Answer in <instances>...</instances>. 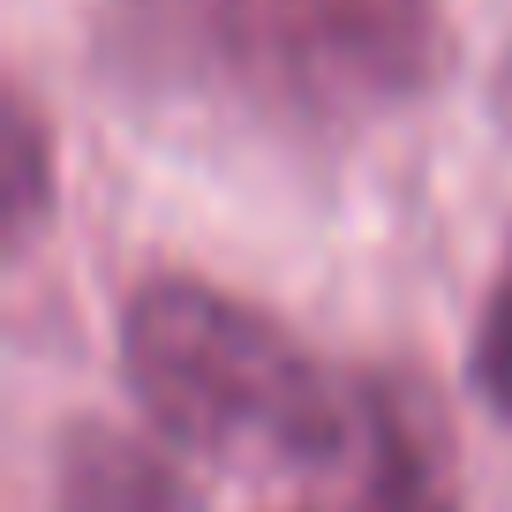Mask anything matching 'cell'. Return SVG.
<instances>
[{"instance_id": "1", "label": "cell", "mask_w": 512, "mask_h": 512, "mask_svg": "<svg viewBox=\"0 0 512 512\" xmlns=\"http://www.w3.org/2000/svg\"><path fill=\"white\" fill-rule=\"evenodd\" d=\"M128 392L166 430V445L219 467L302 475L347 445V400L324 362L264 309L204 279H144L121 309Z\"/></svg>"}, {"instance_id": "2", "label": "cell", "mask_w": 512, "mask_h": 512, "mask_svg": "<svg viewBox=\"0 0 512 512\" xmlns=\"http://www.w3.org/2000/svg\"><path fill=\"white\" fill-rule=\"evenodd\" d=\"M204 68L256 113L354 128L445 76V0H181Z\"/></svg>"}, {"instance_id": "3", "label": "cell", "mask_w": 512, "mask_h": 512, "mask_svg": "<svg viewBox=\"0 0 512 512\" xmlns=\"http://www.w3.org/2000/svg\"><path fill=\"white\" fill-rule=\"evenodd\" d=\"M354 422H362V445H369V512H460L452 445H445L430 392L377 377L362 384Z\"/></svg>"}, {"instance_id": "4", "label": "cell", "mask_w": 512, "mask_h": 512, "mask_svg": "<svg viewBox=\"0 0 512 512\" xmlns=\"http://www.w3.org/2000/svg\"><path fill=\"white\" fill-rule=\"evenodd\" d=\"M53 512H204L174 460L113 422H76L53 452Z\"/></svg>"}, {"instance_id": "5", "label": "cell", "mask_w": 512, "mask_h": 512, "mask_svg": "<svg viewBox=\"0 0 512 512\" xmlns=\"http://www.w3.org/2000/svg\"><path fill=\"white\" fill-rule=\"evenodd\" d=\"M467 377L475 392L512 422V241H505V264H497L490 294L475 309V347H467Z\"/></svg>"}, {"instance_id": "6", "label": "cell", "mask_w": 512, "mask_h": 512, "mask_svg": "<svg viewBox=\"0 0 512 512\" xmlns=\"http://www.w3.org/2000/svg\"><path fill=\"white\" fill-rule=\"evenodd\" d=\"M8 151H16V234H31V219L46 211V128H38L31 106H16Z\"/></svg>"}]
</instances>
